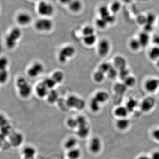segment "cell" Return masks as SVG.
I'll return each instance as SVG.
<instances>
[{
    "instance_id": "1",
    "label": "cell",
    "mask_w": 159,
    "mask_h": 159,
    "mask_svg": "<svg viewBox=\"0 0 159 159\" xmlns=\"http://www.w3.org/2000/svg\"><path fill=\"white\" fill-rule=\"evenodd\" d=\"M16 85L21 97L27 98L30 97L32 92V88L25 78L23 77L18 78L16 81Z\"/></svg>"
},
{
    "instance_id": "2",
    "label": "cell",
    "mask_w": 159,
    "mask_h": 159,
    "mask_svg": "<svg viewBox=\"0 0 159 159\" xmlns=\"http://www.w3.org/2000/svg\"><path fill=\"white\" fill-rule=\"evenodd\" d=\"M21 35V31L19 28H14L11 29L5 39V43L7 48L9 49L14 48Z\"/></svg>"
},
{
    "instance_id": "3",
    "label": "cell",
    "mask_w": 159,
    "mask_h": 159,
    "mask_svg": "<svg viewBox=\"0 0 159 159\" xmlns=\"http://www.w3.org/2000/svg\"><path fill=\"white\" fill-rule=\"evenodd\" d=\"M54 6L47 1H41L38 5V12L43 17L49 18L54 14Z\"/></svg>"
},
{
    "instance_id": "4",
    "label": "cell",
    "mask_w": 159,
    "mask_h": 159,
    "mask_svg": "<svg viewBox=\"0 0 159 159\" xmlns=\"http://www.w3.org/2000/svg\"><path fill=\"white\" fill-rule=\"evenodd\" d=\"M75 53L76 50L73 46H65L63 47L58 53V60L61 63H64L71 57H74Z\"/></svg>"
},
{
    "instance_id": "5",
    "label": "cell",
    "mask_w": 159,
    "mask_h": 159,
    "mask_svg": "<svg viewBox=\"0 0 159 159\" xmlns=\"http://www.w3.org/2000/svg\"><path fill=\"white\" fill-rule=\"evenodd\" d=\"M54 24L49 18L43 17L36 21L35 24V29L38 31L47 32L53 29Z\"/></svg>"
},
{
    "instance_id": "6",
    "label": "cell",
    "mask_w": 159,
    "mask_h": 159,
    "mask_svg": "<svg viewBox=\"0 0 159 159\" xmlns=\"http://www.w3.org/2000/svg\"><path fill=\"white\" fill-rule=\"evenodd\" d=\"M9 61L6 57L0 58V84H5L7 82L9 77V72L7 68Z\"/></svg>"
},
{
    "instance_id": "7",
    "label": "cell",
    "mask_w": 159,
    "mask_h": 159,
    "mask_svg": "<svg viewBox=\"0 0 159 159\" xmlns=\"http://www.w3.org/2000/svg\"><path fill=\"white\" fill-rule=\"evenodd\" d=\"M66 104L69 107L75 108L80 110L84 109L85 105V102L83 99L74 95L70 96L68 98Z\"/></svg>"
},
{
    "instance_id": "8",
    "label": "cell",
    "mask_w": 159,
    "mask_h": 159,
    "mask_svg": "<svg viewBox=\"0 0 159 159\" xmlns=\"http://www.w3.org/2000/svg\"><path fill=\"white\" fill-rule=\"evenodd\" d=\"M98 11L100 17L105 20L108 24L113 23L116 20L115 15L111 14L109 7L107 6L102 5L100 6Z\"/></svg>"
},
{
    "instance_id": "9",
    "label": "cell",
    "mask_w": 159,
    "mask_h": 159,
    "mask_svg": "<svg viewBox=\"0 0 159 159\" xmlns=\"http://www.w3.org/2000/svg\"><path fill=\"white\" fill-rule=\"evenodd\" d=\"M44 70V66L42 64L35 62L28 69L27 74L29 77L35 78L40 75Z\"/></svg>"
},
{
    "instance_id": "10",
    "label": "cell",
    "mask_w": 159,
    "mask_h": 159,
    "mask_svg": "<svg viewBox=\"0 0 159 159\" xmlns=\"http://www.w3.org/2000/svg\"><path fill=\"white\" fill-rule=\"evenodd\" d=\"M110 49V43L107 39H102L98 43L97 51L98 54L101 57L106 56L109 53Z\"/></svg>"
},
{
    "instance_id": "11",
    "label": "cell",
    "mask_w": 159,
    "mask_h": 159,
    "mask_svg": "<svg viewBox=\"0 0 159 159\" xmlns=\"http://www.w3.org/2000/svg\"><path fill=\"white\" fill-rule=\"evenodd\" d=\"M156 104V101L154 98L152 97H148L143 99L141 102V110L145 112H148L151 111L154 107Z\"/></svg>"
},
{
    "instance_id": "12",
    "label": "cell",
    "mask_w": 159,
    "mask_h": 159,
    "mask_svg": "<svg viewBox=\"0 0 159 159\" xmlns=\"http://www.w3.org/2000/svg\"><path fill=\"white\" fill-rule=\"evenodd\" d=\"M145 88L149 93H154L159 89V80L157 78H151L146 80Z\"/></svg>"
},
{
    "instance_id": "13",
    "label": "cell",
    "mask_w": 159,
    "mask_h": 159,
    "mask_svg": "<svg viewBox=\"0 0 159 159\" xmlns=\"http://www.w3.org/2000/svg\"><path fill=\"white\" fill-rule=\"evenodd\" d=\"M18 24L22 26H25L30 24L32 20V17L27 12H21L17 15L16 18Z\"/></svg>"
},
{
    "instance_id": "14",
    "label": "cell",
    "mask_w": 159,
    "mask_h": 159,
    "mask_svg": "<svg viewBox=\"0 0 159 159\" xmlns=\"http://www.w3.org/2000/svg\"><path fill=\"white\" fill-rule=\"evenodd\" d=\"M102 148L101 140L97 137H94L91 140L89 144V149L91 152L94 154L99 153Z\"/></svg>"
},
{
    "instance_id": "15",
    "label": "cell",
    "mask_w": 159,
    "mask_h": 159,
    "mask_svg": "<svg viewBox=\"0 0 159 159\" xmlns=\"http://www.w3.org/2000/svg\"><path fill=\"white\" fill-rule=\"evenodd\" d=\"M49 89L44 85L43 82L39 84L36 87L35 92L36 94L40 98L47 97L49 93Z\"/></svg>"
},
{
    "instance_id": "16",
    "label": "cell",
    "mask_w": 159,
    "mask_h": 159,
    "mask_svg": "<svg viewBox=\"0 0 159 159\" xmlns=\"http://www.w3.org/2000/svg\"><path fill=\"white\" fill-rule=\"evenodd\" d=\"M68 8L70 11L74 13H77L82 9L83 3L81 0H73L69 4Z\"/></svg>"
},
{
    "instance_id": "17",
    "label": "cell",
    "mask_w": 159,
    "mask_h": 159,
    "mask_svg": "<svg viewBox=\"0 0 159 159\" xmlns=\"http://www.w3.org/2000/svg\"><path fill=\"white\" fill-rule=\"evenodd\" d=\"M23 140L22 135L19 133H14L12 134L10 138L11 145L15 147L20 146L22 143Z\"/></svg>"
},
{
    "instance_id": "18",
    "label": "cell",
    "mask_w": 159,
    "mask_h": 159,
    "mask_svg": "<svg viewBox=\"0 0 159 159\" xmlns=\"http://www.w3.org/2000/svg\"><path fill=\"white\" fill-rule=\"evenodd\" d=\"M114 67L120 70L126 68V60L122 56H116L114 59Z\"/></svg>"
},
{
    "instance_id": "19",
    "label": "cell",
    "mask_w": 159,
    "mask_h": 159,
    "mask_svg": "<svg viewBox=\"0 0 159 159\" xmlns=\"http://www.w3.org/2000/svg\"><path fill=\"white\" fill-rule=\"evenodd\" d=\"M138 39L140 43L141 47L145 48L149 43L150 36H149L148 32L145 31H143L139 34Z\"/></svg>"
},
{
    "instance_id": "20",
    "label": "cell",
    "mask_w": 159,
    "mask_h": 159,
    "mask_svg": "<svg viewBox=\"0 0 159 159\" xmlns=\"http://www.w3.org/2000/svg\"><path fill=\"white\" fill-rule=\"evenodd\" d=\"M95 98L101 104L106 102L109 99V95L105 91H99L95 95Z\"/></svg>"
},
{
    "instance_id": "21",
    "label": "cell",
    "mask_w": 159,
    "mask_h": 159,
    "mask_svg": "<svg viewBox=\"0 0 159 159\" xmlns=\"http://www.w3.org/2000/svg\"><path fill=\"white\" fill-rule=\"evenodd\" d=\"M128 111L125 107H118L114 111L115 115L120 118H125V117L128 115Z\"/></svg>"
},
{
    "instance_id": "22",
    "label": "cell",
    "mask_w": 159,
    "mask_h": 159,
    "mask_svg": "<svg viewBox=\"0 0 159 159\" xmlns=\"http://www.w3.org/2000/svg\"><path fill=\"white\" fill-rule=\"evenodd\" d=\"M117 128L120 130H125L128 128L129 125V121L125 118H120L116 122Z\"/></svg>"
},
{
    "instance_id": "23",
    "label": "cell",
    "mask_w": 159,
    "mask_h": 159,
    "mask_svg": "<svg viewBox=\"0 0 159 159\" xmlns=\"http://www.w3.org/2000/svg\"><path fill=\"white\" fill-rule=\"evenodd\" d=\"M148 57L153 61H157L159 59V47L155 46L151 48L148 52Z\"/></svg>"
},
{
    "instance_id": "24",
    "label": "cell",
    "mask_w": 159,
    "mask_h": 159,
    "mask_svg": "<svg viewBox=\"0 0 159 159\" xmlns=\"http://www.w3.org/2000/svg\"><path fill=\"white\" fill-rule=\"evenodd\" d=\"M24 157H34L36 154L35 148L31 146H26L23 150Z\"/></svg>"
},
{
    "instance_id": "25",
    "label": "cell",
    "mask_w": 159,
    "mask_h": 159,
    "mask_svg": "<svg viewBox=\"0 0 159 159\" xmlns=\"http://www.w3.org/2000/svg\"><path fill=\"white\" fill-rule=\"evenodd\" d=\"M97 40V37L95 34L88 36H84L83 41L86 45L92 46L93 45Z\"/></svg>"
},
{
    "instance_id": "26",
    "label": "cell",
    "mask_w": 159,
    "mask_h": 159,
    "mask_svg": "<svg viewBox=\"0 0 159 159\" xmlns=\"http://www.w3.org/2000/svg\"><path fill=\"white\" fill-rule=\"evenodd\" d=\"M121 4L119 1H115L112 2L109 7L111 13L115 15L121 10Z\"/></svg>"
},
{
    "instance_id": "27",
    "label": "cell",
    "mask_w": 159,
    "mask_h": 159,
    "mask_svg": "<svg viewBox=\"0 0 159 159\" xmlns=\"http://www.w3.org/2000/svg\"><path fill=\"white\" fill-rule=\"evenodd\" d=\"M51 77L57 84L61 83L64 80V74L61 71H56L54 72Z\"/></svg>"
},
{
    "instance_id": "28",
    "label": "cell",
    "mask_w": 159,
    "mask_h": 159,
    "mask_svg": "<svg viewBox=\"0 0 159 159\" xmlns=\"http://www.w3.org/2000/svg\"><path fill=\"white\" fill-rule=\"evenodd\" d=\"M81 156V152L79 149L74 148L69 150L68 157L70 159H79Z\"/></svg>"
},
{
    "instance_id": "29",
    "label": "cell",
    "mask_w": 159,
    "mask_h": 159,
    "mask_svg": "<svg viewBox=\"0 0 159 159\" xmlns=\"http://www.w3.org/2000/svg\"><path fill=\"white\" fill-rule=\"evenodd\" d=\"M47 97L49 103H53L57 101L58 98V94L56 91L54 89H51L49 91Z\"/></svg>"
},
{
    "instance_id": "30",
    "label": "cell",
    "mask_w": 159,
    "mask_h": 159,
    "mask_svg": "<svg viewBox=\"0 0 159 159\" xmlns=\"http://www.w3.org/2000/svg\"><path fill=\"white\" fill-rule=\"evenodd\" d=\"M77 144V139L74 138H70L68 139L65 143V147L69 150L75 148Z\"/></svg>"
},
{
    "instance_id": "31",
    "label": "cell",
    "mask_w": 159,
    "mask_h": 159,
    "mask_svg": "<svg viewBox=\"0 0 159 159\" xmlns=\"http://www.w3.org/2000/svg\"><path fill=\"white\" fill-rule=\"evenodd\" d=\"M77 135L80 138H84L87 136L89 134V127L87 125L78 127Z\"/></svg>"
},
{
    "instance_id": "32",
    "label": "cell",
    "mask_w": 159,
    "mask_h": 159,
    "mask_svg": "<svg viewBox=\"0 0 159 159\" xmlns=\"http://www.w3.org/2000/svg\"><path fill=\"white\" fill-rule=\"evenodd\" d=\"M129 47L132 51H137L141 48V45L138 39H132L129 42Z\"/></svg>"
},
{
    "instance_id": "33",
    "label": "cell",
    "mask_w": 159,
    "mask_h": 159,
    "mask_svg": "<svg viewBox=\"0 0 159 159\" xmlns=\"http://www.w3.org/2000/svg\"><path fill=\"white\" fill-rule=\"evenodd\" d=\"M138 106V102L136 99H130L127 101L125 107L129 112L133 111Z\"/></svg>"
},
{
    "instance_id": "34",
    "label": "cell",
    "mask_w": 159,
    "mask_h": 159,
    "mask_svg": "<svg viewBox=\"0 0 159 159\" xmlns=\"http://www.w3.org/2000/svg\"><path fill=\"white\" fill-rule=\"evenodd\" d=\"M100 103L94 97L91 99L90 107L91 110L94 112L99 111L100 108Z\"/></svg>"
},
{
    "instance_id": "35",
    "label": "cell",
    "mask_w": 159,
    "mask_h": 159,
    "mask_svg": "<svg viewBox=\"0 0 159 159\" xmlns=\"http://www.w3.org/2000/svg\"><path fill=\"white\" fill-rule=\"evenodd\" d=\"M124 84L126 87H133L136 83V80L134 77L129 76L124 80Z\"/></svg>"
},
{
    "instance_id": "36",
    "label": "cell",
    "mask_w": 159,
    "mask_h": 159,
    "mask_svg": "<svg viewBox=\"0 0 159 159\" xmlns=\"http://www.w3.org/2000/svg\"><path fill=\"white\" fill-rule=\"evenodd\" d=\"M43 83L47 87V88L50 90L53 89L55 87V86L57 84L54 81V80L52 79V77L46 78L43 81Z\"/></svg>"
},
{
    "instance_id": "37",
    "label": "cell",
    "mask_w": 159,
    "mask_h": 159,
    "mask_svg": "<svg viewBox=\"0 0 159 159\" xmlns=\"http://www.w3.org/2000/svg\"><path fill=\"white\" fill-rule=\"evenodd\" d=\"M105 78V74L98 70L95 72L93 75V79L96 82L101 83Z\"/></svg>"
},
{
    "instance_id": "38",
    "label": "cell",
    "mask_w": 159,
    "mask_h": 159,
    "mask_svg": "<svg viewBox=\"0 0 159 159\" xmlns=\"http://www.w3.org/2000/svg\"><path fill=\"white\" fill-rule=\"evenodd\" d=\"M96 25L97 27L100 29H105L108 25L105 20L99 17V18L97 19L96 21Z\"/></svg>"
},
{
    "instance_id": "39",
    "label": "cell",
    "mask_w": 159,
    "mask_h": 159,
    "mask_svg": "<svg viewBox=\"0 0 159 159\" xmlns=\"http://www.w3.org/2000/svg\"><path fill=\"white\" fill-rule=\"evenodd\" d=\"M112 66L111 64L108 63H103L99 66V70L104 73V74H107Z\"/></svg>"
},
{
    "instance_id": "40",
    "label": "cell",
    "mask_w": 159,
    "mask_h": 159,
    "mask_svg": "<svg viewBox=\"0 0 159 159\" xmlns=\"http://www.w3.org/2000/svg\"><path fill=\"white\" fill-rule=\"evenodd\" d=\"M82 34L84 36L92 35L95 34L94 28L90 26H85L82 30Z\"/></svg>"
},
{
    "instance_id": "41",
    "label": "cell",
    "mask_w": 159,
    "mask_h": 159,
    "mask_svg": "<svg viewBox=\"0 0 159 159\" xmlns=\"http://www.w3.org/2000/svg\"><path fill=\"white\" fill-rule=\"evenodd\" d=\"M67 125L70 128H75L78 127L77 119L70 118L67 121Z\"/></svg>"
},
{
    "instance_id": "42",
    "label": "cell",
    "mask_w": 159,
    "mask_h": 159,
    "mask_svg": "<svg viewBox=\"0 0 159 159\" xmlns=\"http://www.w3.org/2000/svg\"><path fill=\"white\" fill-rule=\"evenodd\" d=\"M129 70L128 69L126 68H125L122 69V70H119V74L120 78L124 80L126 77L129 76Z\"/></svg>"
},
{
    "instance_id": "43",
    "label": "cell",
    "mask_w": 159,
    "mask_h": 159,
    "mask_svg": "<svg viewBox=\"0 0 159 159\" xmlns=\"http://www.w3.org/2000/svg\"><path fill=\"white\" fill-rule=\"evenodd\" d=\"M146 17V23L148 25H152L156 20V16L153 13H149Z\"/></svg>"
},
{
    "instance_id": "44",
    "label": "cell",
    "mask_w": 159,
    "mask_h": 159,
    "mask_svg": "<svg viewBox=\"0 0 159 159\" xmlns=\"http://www.w3.org/2000/svg\"><path fill=\"white\" fill-rule=\"evenodd\" d=\"M107 76L110 78H114L116 77L118 74L117 70L116 68L114 67V66H112L111 67L110 69L109 70L107 73Z\"/></svg>"
},
{
    "instance_id": "45",
    "label": "cell",
    "mask_w": 159,
    "mask_h": 159,
    "mask_svg": "<svg viewBox=\"0 0 159 159\" xmlns=\"http://www.w3.org/2000/svg\"><path fill=\"white\" fill-rule=\"evenodd\" d=\"M76 119H77V123H78V127L87 125V122L85 117L80 116L77 117Z\"/></svg>"
},
{
    "instance_id": "46",
    "label": "cell",
    "mask_w": 159,
    "mask_h": 159,
    "mask_svg": "<svg viewBox=\"0 0 159 159\" xmlns=\"http://www.w3.org/2000/svg\"><path fill=\"white\" fill-rule=\"evenodd\" d=\"M8 122L6 116L2 114H0V128L4 127L8 125Z\"/></svg>"
},
{
    "instance_id": "47",
    "label": "cell",
    "mask_w": 159,
    "mask_h": 159,
    "mask_svg": "<svg viewBox=\"0 0 159 159\" xmlns=\"http://www.w3.org/2000/svg\"><path fill=\"white\" fill-rule=\"evenodd\" d=\"M1 129V132H2L1 134L2 136H5L7 134H9V133H10V129H11L10 126L9 124L4 126V127H2Z\"/></svg>"
},
{
    "instance_id": "48",
    "label": "cell",
    "mask_w": 159,
    "mask_h": 159,
    "mask_svg": "<svg viewBox=\"0 0 159 159\" xmlns=\"http://www.w3.org/2000/svg\"><path fill=\"white\" fill-rule=\"evenodd\" d=\"M138 22L142 25H145L146 23V17L145 16L141 15L138 18Z\"/></svg>"
},
{
    "instance_id": "49",
    "label": "cell",
    "mask_w": 159,
    "mask_h": 159,
    "mask_svg": "<svg viewBox=\"0 0 159 159\" xmlns=\"http://www.w3.org/2000/svg\"><path fill=\"white\" fill-rule=\"evenodd\" d=\"M126 86L125 85V84H122V87L121 88H120V85L119 84H117L116 86V88H115V89H116V92H125V90H126Z\"/></svg>"
},
{
    "instance_id": "50",
    "label": "cell",
    "mask_w": 159,
    "mask_h": 159,
    "mask_svg": "<svg viewBox=\"0 0 159 159\" xmlns=\"http://www.w3.org/2000/svg\"><path fill=\"white\" fill-rule=\"evenodd\" d=\"M152 136L155 140L159 142V128L153 130L152 133Z\"/></svg>"
},
{
    "instance_id": "51",
    "label": "cell",
    "mask_w": 159,
    "mask_h": 159,
    "mask_svg": "<svg viewBox=\"0 0 159 159\" xmlns=\"http://www.w3.org/2000/svg\"><path fill=\"white\" fill-rule=\"evenodd\" d=\"M73 0H59L60 3L62 5L68 6L69 4Z\"/></svg>"
},
{
    "instance_id": "52",
    "label": "cell",
    "mask_w": 159,
    "mask_h": 159,
    "mask_svg": "<svg viewBox=\"0 0 159 159\" xmlns=\"http://www.w3.org/2000/svg\"><path fill=\"white\" fill-rule=\"evenodd\" d=\"M154 43L155 44L156 46L159 47V35H156L153 38Z\"/></svg>"
},
{
    "instance_id": "53",
    "label": "cell",
    "mask_w": 159,
    "mask_h": 159,
    "mask_svg": "<svg viewBox=\"0 0 159 159\" xmlns=\"http://www.w3.org/2000/svg\"><path fill=\"white\" fill-rule=\"evenodd\" d=\"M151 159H159V151L154 152L152 155Z\"/></svg>"
},
{
    "instance_id": "54",
    "label": "cell",
    "mask_w": 159,
    "mask_h": 159,
    "mask_svg": "<svg viewBox=\"0 0 159 159\" xmlns=\"http://www.w3.org/2000/svg\"><path fill=\"white\" fill-rule=\"evenodd\" d=\"M134 1V0H121L122 2L125 4H131Z\"/></svg>"
},
{
    "instance_id": "55",
    "label": "cell",
    "mask_w": 159,
    "mask_h": 159,
    "mask_svg": "<svg viewBox=\"0 0 159 159\" xmlns=\"http://www.w3.org/2000/svg\"><path fill=\"white\" fill-rule=\"evenodd\" d=\"M137 159H151L149 157L146 156H142L139 157Z\"/></svg>"
},
{
    "instance_id": "56",
    "label": "cell",
    "mask_w": 159,
    "mask_h": 159,
    "mask_svg": "<svg viewBox=\"0 0 159 159\" xmlns=\"http://www.w3.org/2000/svg\"><path fill=\"white\" fill-rule=\"evenodd\" d=\"M24 159H34V157H24Z\"/></svg>"
},
{
    "instance_id": "57",
    "label": "cell",
    "mask_w": 159,
    "mask_h": 159,
    "mask_svg": "<svg viewBox=\"0 0 159 159\" xmlns=\"http://www.w3.org/2000/svg\"><path fill=\"white\" fill-rule=\"evenodd\" d=\"M157 65L159 68V59L157 61Z\"/></svg>"
},
{
    "instance_id": "58",
    "label": "cell",
    "mask_w": 159,
    "mask_h": 159,
    "mask_svg": "<svg viewBox=\"0 0 159 159\" xmlns=\"http://www.w3.org/2000/svg\"><path fill=\"white\" fill-rule=\"evenodd\" d=\"M2 141H1V140H0V148H1V146H2Z\"/></svg>"
},
{
    "instance_id": "59",
    "label": "cell",
    "mask_w": 159,
    "mask_h": 159,
    "mask_svg": "<svg viewBox=\"0 0 159 159\" xmlns=\"http://www.w3.org/2000/svg\"><path fill=\"white\" fill-rule=\"evenodd\" d=\"M158 26L159 27V19L158 20Z\"/></svg>"
},
{
    "instance_id": "60",
    "label": "cell",
    "mask_w": 159,
    "mask_h": 159,
    "mask_svg": "<svg viewBox=\"0 0 159 159\" xmlns=\"http://www.w3.org/2000/svg\"><path fill=\"white\" fill-rule=\"evenodd\" d=\"M158 95H159V92H158Z\"/></svg>"
}]
</instances>
